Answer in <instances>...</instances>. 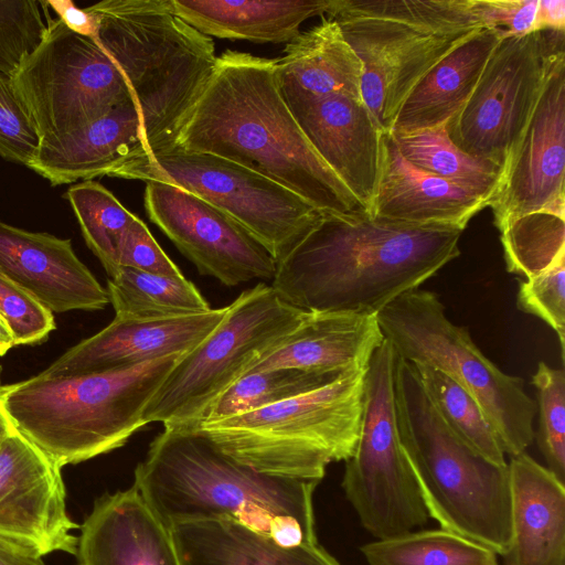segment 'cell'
I'll return each mask as SVG.
<instances>
[{"mask_svg":"<svg viewBox=\"0 0 565 565\" xmlns=\"http://www.w3.org/2000/svg\"><path fill=\"white\" fill-rule=\"evenodd\" d=\"M47 1L0 0V72L11 75L39 44L47 25Z\"/></svg>","mask_w":565,"mask_h":565,"instance_id":"38","label":"cell"},{"mask_svg":"<svg viewBox=\"0 0 565 565\" xmlns=\"http://www.w3.org/2000/svg\"><path fill=\"white\" fill-rule=\"evenodd\" d=\"M145 209L199 273L234 287L271 280L277 263L237 221L175 185L146 182Z\"/></svg>","mask_w":565,"mask_h":565,"instance_id":"15","label":"cell"},{"mask_svg":"<svg viewBox=\"0 0 565 565\" xmlns=\"http://www.w3.org/2000/svg\"><path fill=\"white\" fill-rule=\"evenodd\" d=\"M508 271L530 278L565 256V214L536 211L500 231Z\"/></svg>","mask_w":565,"mask_h":565,"instance_id":"36","label":"cell"},{"mask_svg":"<svg viewBox=\"0 0 565 565\" xmlns=\"http://www.w3.org/2000/svg\"><path fill=\"white\" fill-rule=\"evenodd\" d=\"M516 306L548 324L557 334L565 356V256L519 284Z\"/></svg>","mask_w":565,"mask_h":565,"instance_id":"39","label":"cell"},{"mask_svg":"<svg viewBox=\"0 0 565 565\" xmlns=\"http://www.w3.org/2000/svg\"><path fill=\"white\" fill-rule=\"evenodd\" d=\"M14 345L12 332L6 319L0 313V355H4Z\"/></svg>","mask_w":565,"mask_h":565,"instance_id":"47","label":"cell"},{"mask_svg":"<svg viewBox=\"0 0 565 565\" xmlns=\"http://www.w3.org/2000/svg\"><path fill=\"white\" fill-rule=\"evenodd\" d=\"M10 82L41 140L84 127L120 105L136 104L126 76L102 44L51 15L41 41Z\"/></svg>","mask_w":565,"mask_h":565,"instance_id":"12","label":"cell"},{"mask_svg":"<svg viewBox=\"0 0 565 565\" xmlns=\"http://www.w3.org/2000/svg\"><path fill=\"white\" fill-rule=\"evenodd\" d=\"M108 177L168 183L201 198L244 226L276 263L323 214L290 190L236 162L178 147L127 161Z\"/></svg>","mask_w":565,"mask_h":565,"instance_id":"11","label":"cell"},{"mask_svg":"<svg viewBox=\"0 0 565 565\" xmlns=\"http://www.w3.org/2000/svg\"><path fill=\"white\" fill-rule=\"evenodd\" d=\"M77 539V565H182L170 526L134 484L97 498Z\"/></svg>","mask_w":565,"mask_h":565,"instance_id":"21","label":"cell"},{"mask_svg":"<svg viewBox=\"0 0 565 565\" xmlns=\"http://www.w3.org/2000/svg\"><path fill=\"white\" fill-rule=\"evenodd\" d=\"M488 203L473 192L427 173L399 152L393 136L381 137L380 172L370 214L393 222L463 231Z\"/></svg>","mask_w":565,"mask_h":565,"instance_id":"23","label":"cell"},{"mask_svg":"<svg viewBox=\"0 0 565 565\" xmlns=\"http://www.w3.org/2000/svg\"><path fill=\"white\" fill-rule=\"evenodd\" d=\"M486 29H499L503 38L534 31L539 0H468Z\"/></svg>","mask_w":565,"mask_h":565,"instance_id":"43","label":"cell"},{"mask_svg":"<svg viewBox=\"0 0 565 565\" xmlns=\"http://www.w3.org/2000/svg\"><path fill=\"white\" fill-rule=\"evenodd\" d=\"M285 104L318 156L370 213L383 131L363 100L332 94Z\"/></svg>","mask_w":565,"mask_h":565,"instance_id":"18","label":"cell"},{"mask_svg":"<svg viewBox=\"0 0 565 565\" xmlns=\"http://www.w3.org/2000/svg\"><path fill=\"white\" fill-rule=\"evenodd\" d=\"M562 51L564 32L503 38L465 107L446 125L451 141L463 152L503 168Z\"/></svg>","mask_w":565,"mask_h":565,"instance_id":"14","label":"cell"},{"mask_svg":"<svg viewBox=\"0 0 565 565\" xmlns=\"http://www.w3.org/2000/svg\"><path fill=\"white\" fill-rule=\"evenodd\" d=\"M47 4L55 12L57 19L74 33L87 38L96 35V18L85 8H78L72 0H47Z\"/></svg>","mask_w":565,"mask_h":565,"instance_id":"44","label":"cell"},{"mask_svg":"<svg viewBox=\"0 0 565 565\" xmlns=\"http://www.w3.org/2000/svg\"><path fill=\"white\" fill-rule=\"evenodd\" d=\"M511 542L505 565H565V483L526 452L508 462Z\"/></svg>","mask_w":565,"mask_h":565,"instance_id":"25","label":"cell"},{"mask_svg":"<svg viewBox=\"0 0 565 565\" xmlns=\"http://www.w3.org/2000/svg\"><path fill=\"white\" fill-rule=\"evenodd\" d=\"M41 139L19 104L10 76L0 72V158L28 166Z\"/></svg>","mask_w":565,"mask_h":565,"instance_id":"41","label":"cell"},{"mask_svg":"<svg viewBox=\"0 0 565 565\" xmlns=\"http://www.w3.org/2000/svg\"><path fill=\"white\" fill-rule=\"evenodd\" d=\"M177 147L236 162L322 213L364 211L315 151L281 98L275 60L232 50L217 56Z\"/></svg>","mask_w":565,"mask_h":565,"instance_id":"2","label":"cell"},{"mask_svg":"<svg viewBox=\"0 0 565 565\" xmlns=\"http://www.w3.org/2000/svg\"><path fill=\"white\" fill-rule=\"evenodd\" d=\"M0 565H46L36 552L0 536Z\"/></svg>","mask_w":565,"mask_h":565,"instance_id":"46","label":"cell"},{"mask_svg":"<svg viewBox=\"0 0 565 565\" xmlns=\"http://www.w3.org/2000/svg\"><path fill=\"white\" fill-rule=\"evenodd\" d=\"M536 390L540 451L547 469L565 483V373L540 362L532 377Z\"/></svg>","mask_w":565,"mask_h":565,"instance_id":"37","label":"cell"},{"mask_svg":"<svg viewBox=\"0 0 565 565\" xmlns=\"http://www.w3.org/2000/svg\"><path fill=\"white\" fill-rule=\"evenodd\" d=\"M394 405L399 441L429 518L503 556L511 542L508 465L491 462L451 433L414 364L397 353Z\"/></svg>","mask_w":565,"mask_h":565,"instance_id":"6","label":"cell"},{"mask_svg":"<svg viewBox=\"0 0 565 565\" xmlns=\"http://www.w3.org/2000/svg\"><path fill=\"white\" fill-rule=\"evenodd\" d=\"M384 339L376 316L307 311L302 321L248 373L297 369L342 374L366 369Z\"/></svg>","mask_w":565,"mask_h":565,"instance_id":"24","label":"cell"},{"mask_svg":"<svg viewBox=\"0 0 565 565\" xmlns=\"http://www.w3.org/2000/svg\"><path fill=\"white\" fill-rule=\"evenodd\" d=\"M499 29H482L437 63L402 103L391 134L447 125L465 107L498 43Z\"/></svg>","mask_w":565,"mask_h":565,"instance_id":"26","label":"cell"},{"mask_svg":"<svg viewBox=\"0 0 565 565\" xmlns=\"http://www.w3.org/2000/svg\"><path fill=\"white\" fill-rule=\"evenodd\" d=\"M306 315L265 282L241 292L216 328L169 372L143 412L146 424L193 425Z\"/></svg>","mask_w":565,"mask_h":565,"instance_id":"10","label":"cell"},{"mask_svg":"<svg viewBox=\"0 0 565 565\" xmlns=\"http://www.w3.org/2000/svg\"><path fill=\"white\" fill-rule=\"evenodd\" d=\"M565 31V1L539 0L534 31Z\"/></svg>","mask_w":565,"mask_h":565,"instance_id":"45","label":"cell"},{"mask_svg":"<svg viewBox=\"0 0 565 565\" xmlns=\"http://www.w3.org/2000/svg\"><path fill=\"white\" fill-rule=\"evenodd\" d=\"M395 362V349L384 339L365 370L359 438L341 482L362 526L376 540L413 531L429 519L398 437Z\"/></svg>","mask_w":565,"mask_h":565,"instance_id":"13","label":"cell"},{"mask_svg":"<svg viewBox=\"0 0 565 565\" xmlns=\"http://www.w3.org/2000/svg\"><path fill=\"white\" fill-rule=\"evenodd\" d=\"M360 551L367 565H498L492 550L441 527L374 540Z\"/></svg>","mask_w":565,"mask_h":565,"instance_id":"32","label":"cell"},{"mask_svg":"<svg viewBox=\"0 0 565 565\" xmlns=\"http://www.w3.org/2000/svg\"><path fill=\"white\" fill-rule=\"evenodd\" d=\"M1 373V367H0ZM1 386V382H0ZM14 426L10 418L8 417L7 413L4 412V408L0 401V446L4 441V439L14 430Z\"/></svg>","mask_w":565,"mask_h":565,"instance_id":"48","label":"cell"},{"mask_svg":"<svg viewBox=\"0 0 565 565\" xmlns=\"http://www.w3.org/2000/svg\"><path fill=\"white\" fill-rule=\"evenodd\" d=\"M119 267H128L145 273L182 277L179 267L159 246L147 225L136 216L125 232L118 249Z\"/></svg>","mask_w":565,"mask_h":565,"instance_id":"42","label":"cell"},{"mask_svg":"<svg viewBox=\"0 0 565 565\" xmlns=\"http://www.w3.org/2000/svg\"><path fill=\"white\" fill-rule=\"evenodd\" d=\"M333 0H171L172 11L211 38L289 43L308 19L329 14Z\"/></svg>","mask_w":565,"mask_h":565,"instance_id":"29","label":"cell"},{"mask_svg":"<svg viewBox=\"0 0 565 565\" xmlns=\"http://www.w3.org/2000/svg\"><path fill=\"white\" fill-rule=\"evenodd\" d=\"M565 51L559 52L489 205L499 232L536 211L565 214Z\"/></svg>","mask_w":565,"mask_h":565,"instance_id":"16","label":"cell"},{"mask_svg":"<svg viewBox=\"0 0 565 565\" xmlns=\"http://www.w3.org/2000/svg\"><path fill=\"white\" fill-rule=\"evenodd\" d=\"M170 529L182 565H341L318 542L286 546L228 520L178 522Z\"/></svg>","mask_w":565,"mask_h":565,"instance_id":"28","label":"cell"},{"mask_svg":"<svg viewBox=\"0 0 565 565\" xmlns=\"http://www.w3.org/2000/svg\"><path fill=\"white\" fill-rule=\"evenodd\" d=\"M391 135L399 152L412 164L473 192L489 205L502 168L460 150L449 138L446 125Z\"/></svg>","mask_w":565,"mask_h":565,"instance_id":"31","label":"cell"},{"mask_svg":"<svg viewBox=\"0 0 565 565\" xmlns=\"http://www.w3.org/2000/svg\"><path fill=\"white\" fill-rule=\"evenodd\" d=\"M343 374L315 373L297 369L247 373L213 402L191 426L241 415L282 402L328 385Z\"/></svg>","mask_w":565,"mask_h":565,"instance_id":"34","label":"cell"},{"mask_svg":"<svg viewBox=\"0 0 565 565\" xmlns=\"http://www.w3.org/2000/svg\"><path fill=\"white\" fill-rule=\"evenodd\" d=\"M365 370L349 371L328 385L253 412L183 428L204 435L259 472L320 481L329 463L353 454Z\"/></svg>","mask_w":565,"mask_h":565,"instance_id":"8","label":"cell"},{"mask_svg":"<svg viewBox=\"0 0 565 565\" xmlns=\"http://www.w3.org/2000/svg\"><path fill=\"white\" fill-rule=\"evenodd\" d=\"M328 15L361 62L362 99L383 132L420 78L486 29L468 0H333Z\"/></svg>","mask_w":565,"mask_h":565,"instance_id":"7","label":"cell"},{"mask_svg":"<svg viewBox=\"0 0 565 565\" xmlns=\"http://www.w3.org/2000/svg\"><path fill=\"white\" fill-rule=\"evenodd\" d=\"M319 482L259 472L195 430L164 426L137 465L132 484L169 526L222 519L295 546L318 542Z\"/></svg>","mask_w":565,"mask_h":565,"instance_id":"3","label":"cell"},{"mask_svg":"<svg viewBox=\"0 0 565 565\" xmlns=\"http://www.w3.org/2000/svg\"><path fill=\"white\" fill-rule=\"evenodd\" d=\"M62 468L17 429L0 446V536L41 556L75 555L79 525L66 508Z\"/></svg>","mask_w":565,"mask_h":565,"instance_id":"17","label":"cell"},{"mask_svg":"<svg viewBox=\"0 0 565 565\" xmlns=\"http://www.w3.org/2000/svg\"><path fill=\"white\" fill-rule=\"evenodd\" d=\"M275 74L285 103L332 94L362 99L361 62L331 18L287 43Z\"/></svg>","mask_w":565,"mask_h":565,"instance_id":"27","label":"cell"},{"mask_svg":"<svg viewBox=\"0 0 565 565\" xmlns=\"http://www.w3.org/2000/svg\"><path fill=\"white\" fill-rule=\"evenodd\" d=\"M109 303L116 318L162 319L204 313L212 308L184 276L166 277L119 267L107 280Z\"/></svg>","mask_w":565,"mask_h":565,"instance_id":"30","label":"cell"},{"mask_svg":"<svg viewBox=\"0 0 565 565\" xmlns=\"http://www.w3.org/2000/svg\"><path fill=\"white\" fill-rule=\"evenodd\" d=\"M376 319L401 358L443 372L477 401L507 455L525 452L535 436L536 402L525 392L523 379L502 372L482 354L467 328L447 318L435 292L409 290Z\"/></svg>","mask_w":565,"mask_h":565,"instance_id":"9","label":"cell"},{"mask_svg":"<svg viewBox=\"0 0 565 565\" xmlns=\"http://www.w3.org/2000/svg\"><path fill=\"white\" fill-rule=\"evenodd\" d=\"M462 231L323 213L277 263L271 287L303 311L376 316L460 255Z\"/></svg>","mask_w":565,"mask_h":565,"instance_id":"1","label":"cell"},{"mask_svg":"<svg viewBox=\"0 0 565 565\" xmlns=\"http://www.w3.org/2000/svg\"><path fill=\"white\" fill-rule=\"evenodd\" d=\"M182 355L77 375L42 372L1 385L0 401L19 433L61 467L75 465L121 447L147 425L148 403Z\"/></svg>","mask_w":565,"mask_h":565,"instance_id":"4","label":"cell"},{"mask_svg":"<svg viewBox=\"0 0 565 565\" xmlns=\"http://www.w3.org/2000/svg\"><path fill=\"white\" fill-rule=\"evenodd\" d=\"M147 156L139 107L127 103L84 127L41 140L26 168L56 186L108 177Z\"/></svg>","mask_w":565,"mask_h":565,"instance_id":"22","label":"cell"},{"mask_svg":"<svg viewBox=\"0 0 565 565\" xmlns=\"http://www.w3.org/2000/svg\"><path fill=\"white\" fill-rule=\"evenodd\" d=\"M225 312L226 307L162 319L115 317L103 330L68 349L43 373L77 375L103 372L185 354L216 328Z\"/></svg>","mask_w":565,"mask_h":565,"instance_id":"19","label":"cell"},{"mask_svg":"<svg viewBox=\"0 0 565 565\" xmlns=\"http://www.w3.org/2000/svg\"><path fill=\"white\" fill-rule=\"evenodd\" d=\"M413 364L428 398L451 433L486 459L507 466L500 439L477 401L443 372L426 364Z\"/></svg>","mask_w":565,"mask_h":565,"instance_id":"33","label":"cell"},{"mask_svg":"<svg viewBox=\"0 0 565 565\" xmlns=\"http://www.w3.org/2000/svg\"><path fill=\"white\" fill-rule=\"evenodd\" d=\"M0 313L12 332L15 345L39 343L56 328L54 313L1 273Z\"/></svg>","mask_w":565,"mask_h":565,"instance_id":"40","label":"cell"},{"mask_svg":"<svg viewBox=\"0 0 565 565\" xmlns=\"http://www.w3.org/2000/svg\"><path fill=\"white\" fill-rule=\"evenodd\" d=\"M0 273L53 313L100 310L108 292L75 254L72 241L0 221Z\"/></svg>","mask_w":565,"mask_h":565,"instance_id":"20","label":"cell"},{"mask_svg":"<svg viewBox=\"0 0 565 565\" xmlns=\"http://www.w3.org/2000/svg\"><path fill=\"white\" fill-rule=\"evenodd\" d=\"M85 9L97 21L94 38L132 89L147 157L175 148L215 68L213 40L178 17L171 0H103Z\"/></svg>","mask_w":565,"mask_h":565,"instance_id":"5","label":"cell"},{"mask_svg":"<svg viewBox=\"0 0 565 565\" xmlns=\"http://www.w3.org/2000/svg\"><path fill=\"white\" fill-rule=\"evenodd\" d=\"M88 248L99 259L109 278L119 269L121 238L136 217L103 184L87 180L65 192Z\"/></svg>","mask_w":565,"mask_h":565,"instance_id":"35","label":"cell"}]
</instances>
